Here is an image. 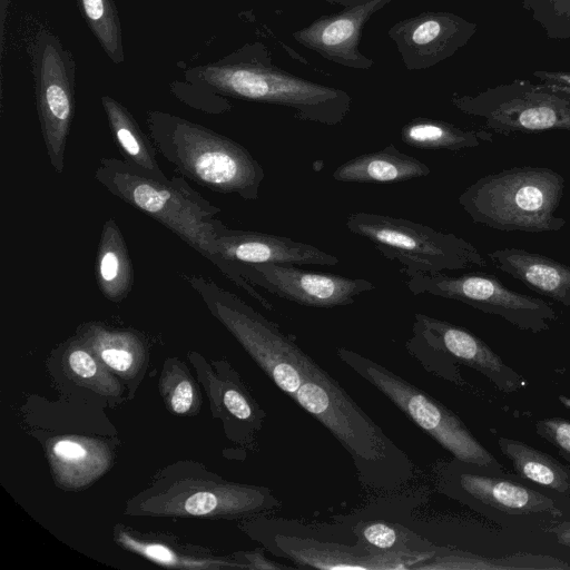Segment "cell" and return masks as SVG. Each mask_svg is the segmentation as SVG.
Wrapping results in <instances>:
<instances>
[{
    "label": "cell",
    "mask_w": 570,
    "mask_h": 570,
    "mask_svg": "<svg viewBox=\"0 0 570 570\" xmlns=\"http://www.w3.org/2000/svg\"><path fill=\"white\" fill-rule=\"evenodd\" d=\"M184 85L209 92L229 108L226 97L284 107L299 120L326 126L343 122L352 106L345 90L276 66L262 42L245 43L215 62L187 69Z\"/></svg>",
    "instance_id": "obj_1"
},
{
    "label": "cell",
    "mask_w": 570,
    "mask_h": 570,
    "mask_svg": "<svg viewBox=\"0 0 570 570\" xmlns=\"http://www.w3.org/2000/svg\"><path fill=\"white\" fill-rule=\"evenodd\" d=\"M95 178L110 194L147 214L215 264L238 287L265 308L273 305L247 279L238 276L216 246V230L223 224L220 208L195 191L183 177L156 179L128 161L99 159Z\"/></svg>",
    "instance_id": "obj_2"
},
{
    "label": "cell",
    "mask_w": 570,
    "mask_h": 570,
    "mask_svg": "<svg viewBox=\"0 0 570 570\" xmlns=\"http://www.w3.org/2000/svg\"><path fill=\"white\" fill-rule=\"evenodd\" d=\"M150 141L184 177L220 194L257 200L263 166L240 144L169 112L146 116Z\"/></svg>",
    "instance_id": "obj_3"
},
{
    "label": "cell",
    "mask_w": 570,
    "mask_h": 570,
    "mask_svg": "<svg viewBox=\"0 0 570 570\" xmlns=\"http://www.w3.org/2000/svg\"><path fill=\"white\" fill-rule=\"evenodd\" d=\"M563 190L561 174L547 167L521 166L479 178L458 200L474 223L493 229L558 232L567 224L556 215Z\"/></svg>",
    "instance_id": "obj_4"
},
{
    "label": "cell",
    "mask_w": 570,
    "mask_h": 570,
    "mask_svg": "<svg viewBox=\"0 0 570 570\" xmlns=\"http://www.w3.org/2000/svg\"><path fill=\"white\" fill-rule=\"evenodd\" d=\"M292 399L346 449L362 480L390 468L411 473L406 455L318 364Z\"/></svg>",
    "instance_id": "obj_5"
},
{
    "label": "cell",
    "mask_w": 570,
    "mask_h": 570,
    "mask_svg": "<svg viewBox=\"0 0 570 570\" xmlns=\"http://www.w3.org/2000/svg\"><path fill=\"white\" fill-rule=\"evenodd\" d=\"M345 225L385 258L397 262L406 277L488 267L482 253L470 242L406 218L356 212Z\"/></svg>",
    "instance_id": "obj_6"
},
{
    "label": "cell",
    "mask_w": 570,
    "mask_h": 570,
    "mask_svg": "<svg viewBox=\"0 0 570 570\" xmlns=\"http://www.w3.org/2000/svg\"><path fill=\"white\" fill-rule=\"evenodd\" d=\"M188 283L273 383L293 397L317 363L277 324L236 295L199 276L188 277Z\"/></svg>",
    "instance_id": "obj_7"
},
{
    "label": "cell",
    "mask_w": 570,
    "mask_h": 570,
    "mask_svg": "<svg viewBox=\"0 0 570 570\" xmlns=\"http://www.w3.org/2000/svg\"><path fill=\"white\" fill-rule=\"evenodd\" d=\"M336 354L458 461L500 472L501 466L492 453L441 402L364 355L346 347H338Z\"/></svg>",
    "instance_id": "obj_8"
},
{
    "label": "cell",
    "mask_w": 570,
    "mask_h": 570,
    "mask_svg": "<svg viewBox=\"0 0 570 570\" xmlns=\"http://www.w3.org/2000/svg\"><path fill=\"white\" fill-rule=\"evenodd\" d=\"M451 102L502 135L570 130V92L540 81L514 79L475 95L455 94Z\"/></svg>",
    "instance_id": "obj_9"
},
{
    "label": "cell",
    "mask_w": 570,
    "mask_h": 570,
    "mask_svg": "<svg viewBox=\"0 0 570 570\" xmlns=\"http://www.w3.org/2000/svg\"><path fill=\"white\" fill-rule=\"evenodd\" d=\"M407 352L429 372L461 383L455 364L476 370L504 392H515L527 381L508 366L481 338L464 327L422 313L414 314Z\"/></svg>",
    "instance_id": "obj_10"
},
{
    "label": "cell",
    "mask_w": 570,
    "mask_h": 570,
    "mask_svg": "<svg viewBox=\"0 0 570 570\" xmlns=\"http://www.w3.org/2000/svg\"><path fill=\"white\" fill-rule=\"evenodd\" d=\"M38 117L52 169L62 174L75 115L76 63L59 38L41 28L30 49Z\"/></svg>",
    "instance_id": "obj_11"
},
{
    "label": "cell",
    "mask_w": 570,
    "mask_h": 570,
    "mask_svg": "<svg viewBox=\"0 0 570 570\" xmlns=\"http://www.w3.org/2000/svg\"><path fill=\"white\" fill-rule=\"evenodd\" d=\"M405 285L414 295L431 294L459 301L532 333L548 330L557 320V312L550 303L508 288L498 277L484 272L459 276L416 274L407 277Z\"/></svg>",
    "instance_id": "obj_12"
},
{
    "label": "cell",
    "mask_w": 570,
    "mask_h": 570,
    "mask_svg": "<svg viewBox=\"0 0 570 570\" xmlns=\"http://www.w3.org/2000/svg\"><path fill=\"white\" fill-rule=\"evenodd\" d=\"M156 491L144 500L139 499L135 508L145 514L239 518L254 517L281 507V501L268 488L222 480L203 485L177 482L159 493Z\"/></svg>",
    "instance_id": "obj_13"
},
{
    "label": "cell",
    "mask_w": 570,
    "mask_h": 570,
    "mask_svg": "<svg viewBox=\"0 0 570 570\" xmlns=\"http://www.w3.org/2000/svg\"><path fill=\"white\" fill-rule=\"evenodd\" d=\"M237 267L240 275L254 286L308 307L333 308L351 305L357 295L375 288L367 279L315 273L293 265L250 264Z\"/></svg>",
    "instance_id": "obj_14"
},
{
    "label": "cell",
    "mask_w": 570,
    "mask_h": 570,
    "mask_svg": "<svg viewBox=\"0 0 570 570\" xmlns=\"http://www.w3.org/2000/svg\"><path fill=\"white\" fill-rule=\"evenodd\" d=\"M476 24L448 11H425L393 24L389 38L409 71L429 69L455 55L472 39Z\"/></svg>",
    "instance_id": "obj_15"
},
{
    "label": "cell",
    "mask_w": 570,
    "mask_h": 570,
    "mask_svg": "<svg viewBox=\"0 0 570 570\" xmlns=\"http://www.w3.org/2000/svg\"><path fill=\"white\" fill-rule=\"evenodd\" d=\"M273 544L277 556L292 560L302 569L409 570L434 553L416 550L380 551L362 542L351 547L286 534L275 535Z\"/></svg>",
    "instance_id": "obj_16"
},
{
    "label": "cell",
    "mask_w": 570,
    "mask_h": 570,
    "mask_svg": "<svg viewBox=\"0 0 570 570\" xmlns=\"http://www.w3.org/2000/svg\"><path fill=\"white\" fill-rule=\"evenodd\" d=\"M394 0H370L316 18L293 32L303 47L315 51L331 62L343 67L367 70L373 60L360 50L362 31L370 18Z\"/></svg>",
    "instance_id": "obj_17"
},
{
    "label": "cell",
    "mask_w": 570,
    "mask_h": 570,
    "mask_svg": "<svg viewBox=\"0 0 570 570\" xmlns=\"http://www.w3.org/2000/svg\"><path fill=\"white\" fill-rule=\"evenodd\" d=\"M216 246L220 257L240 277L243 276L238 271V265L311 264L335 266L340 262L336 256L323 252L313 245L295 242L286 236L230 229L224 223L216 230Z\"/></svg>",
    "instance_id": "obj_18"
},
{
    "label": "cell",
    "mask_w": 570,
    "mask_h": 570,
    "mask_svg": "<svg viewBox=\"0 0 570 570\" xmlns=\"http://www.w3.org/2000/svg\"><path fill=\"white\" fill-rule=\"evenodd\" d=\"M488 257L497 268L531 291L570 308V266L515 247L495 249Z\"/></svg>",
    "instance_id": "obj_19"
},
{
    "label": "cell",
    "mask_w": 570,
    "mask_h": 570,
    "mask_svg": "<svg viewBox=\"0 0 570 570\" xmlns=\"http://www.w3.org/2000/svg\"><path fill=\"white\" fill-rule=\"evenodd\" d=\"M459 484L470 497L510 514L562 513L551 498L510 480L461 473Z\"/></svg>",
    "instance_id": "obj_20"
},
{
    "label": "cell",
    "mask_w": 570,
    "mask_h": 570,
    "mask_svg": "<svg viewBox=\"0 0 570 570\" xmlns=\"http://www.w3.org/2000/svg\"><path fill=\"white\" fill-rule=\"evenodd\" d=\"M430 167L390 144L382 150L358 155L332 174L341 183L392 184L425 177Z\"/></svg>",
    "instance_id": "obj_21"
},
{
    "label": "cell",
    "mask_w": 570,
    "mask_h": 570,
    "mask_svg": "<svg viewBox=\"0 0 570 570\" xmlns=\"http://www.w3.org/2000/svg\"><path fill=\"white\" fill-rule=\"evenodd\" d=\"M80 340L110 370L131 377L142 367L145 347L139 336L129 331L112 330L99 323L79 327Z\"/></svg>",
    "instance_id": "obj_22"
},
{
    "label": "cell",
    "mask_w": 570,
    "mask_h": 570,
    "mask_svg": "<svg viewBox=\"0 0 570 570\" xmlns=\"http://www.w3.org/2000/svg\"><path fill=\"white\" fill-rule=\"evenodd\" d=\"M96 278L100 292L111 302L127 297L132 285L128 249L115 219L105 222L96 258Z\"/></svg>",
    "instance_id": "obj_23"
},
{
    "label": "cell",
    "mask_w": 570,
    "mask_h": 570,
    "mask_svg": "<svg viewBox=\"0 0 570 570\" xmlns=\"http://www.w3.org/2000/svg\"><path fill=\"white\" fill-rule=\"evenodd\" d=\"M101 105L115 141L126 157V161L156 179H169L157 163L150 139L140 130L129 110L106 95L101 96Z\"/></svg>",
    "instance_id": "obj_24"
},
{
    "label": "cell",
    "mask_w": 570,
    "mask_h": 570,
    "mask_svg": "<svg viewBox=\"0 0 570 570\" xmlns=\"http://www.w3.org/2000/svg\"><path fill=\"white\" fill-rule=\"evenodd\" d=\"M492 132L487 129H464L453 124L416 117L401 129V140L413 148L459 151L475 148L493 140Z\"/></svg>",
    "instance_id": "obj_25"
},
{
    "label": "cell",
    "mask_w": 570,
    "mask_h": 570,
    "mask_svg": "<svg viewBox=\"0 0 570 570\" xmlns=\"http://www.w3.org/2000/svg\"><path fill=\"white\" fill-rule=\"evenodd\" d=\"M498 444L515 472L550 490L570 495V468L521 441L499 438Z\"/></svg>",
    "instance_id": "obj_26"
},
{
    "label": "cell",
    "mask_w": 570,
    "mask_h": 570,
    "mask_svg": "<svg viewBox=\"0 0 570 570\" xmlns=\"http://www.w3.org/2000/svg\"><path fill=\"white\" fill-rule=\"evenodd\" d=\"M50 460L58 479L70 487H80L107 468V456L78 439H60L50 446Z\"/></svg>",
    "instance_id": "obj_27"
},
{
    "label": "cell",
    "mask_w": 570,
    "mask_h": 570,
    "mask_svg": "<svg viewBox=\"0 0 570 570\" xmlns=\"http://www.w3.org/2000/svg\"><path fill=\"white\" fill-rule=\"evenodd\" d=\"M570 569V566L549 557L512 556L503 559H489L464 552H446L433 556L416 563L413 569Z\"/></svg>",
    "instance_id": "obj_28"
},
{
    "label": "cell",
    "mask_w": 570,
    "mask_h": 570,
    "mask_svg": "<svg viewBox=\"0 0 570 570\" xmlns=\"http://www.w3.org/2000/svg\"><path fill=\"white\" fill-rule=\"evenodd\" d=\"M90 31L108 58L116 65L125 61L122 30L114 0H76Z\"/></svg>",
    "instance_id": "obj_29"
},
{
    "label": "cell",
    "mask_w": 570,
    "mask_h": 570,
    "mask_svg": "<svg viewBox=\"0 0 570 570\" xmlns=\"http://www.w3.org/2000/svg\"><path fill=\"white\" fill-rule=\"evenodd\" d=\"M220 405L235 421L243 424L248 438H253L263 428L264 411L246 391L235 375L219 383Z\"/></svg>",
    "instance_id": "obj_30"
},
{
    "label": "cell",
    "mask_w": 570,
    "mask_h": 570,
    "mask_svg": "<svg viewBox=\"0 0 570 570\" xmlns=\"http://www.w3.org/2000/svg\"><path fill=\"white\" fill-rule=\"evenodd\" d=\"M67 363L72 374L82 383L90 384L104 393L119 392L117 381L105 368L107 366L101 365L102 362L82 341L79 345H70Z\"/></svg>",
    "instance_id": "obj_31"
},
{
    "label": "cell",
    "mask_w": 570,
    "mask_h": 570,
    "mask_svg": "<svg viewBox=\"0 0 570 570\" xmlns=\"http://www.w3.org/2000/svg\"><path fill=\"white\" fill-rule=\"evenodd\" d=\"M522 4L549 38H570V0H522Z\"/></svg>",
    "instance_id": "obj_32"
},
{
    "label": "cell",
    "mask_w": 570,
    "mask_h": 570,
    "mask_svg": "<svg viewBox=\"0 0 570 570\" xmlns=\"http://www.w3.org/2000/svg\"><path fill=\"white\" fill-rule=\"evenodd\" d=\"M118 540L128 549L160 564L179 568H212V566L206 564L204 560H195L180 556L161 543L139 541L126 532L119 533Z\"/></svg>",
    "instance_id": "obj_33"
},
{
    "label": "cell",
    "mask_w": 570,
    "mask_h": 570,
    "mask_svg": "<svg viewBox=\"0 0 570 570\" xmlns=\"http://www.w3.org/2000/svg\"><path fill=\"white\" fill-rule=\"evenodd\" d=\"M354 532L360 542L380 551L411 550L404 543V531L386 522H361Z\"/></svg>",
    "instance_id": "obj_34"
},
{
    "label": "cell",
    "mask_w": 570,
    "mask_h": 570,
    "mask_svg": "<svg viewBox=\"0 0 570 570\" xmlns=\"http://www.w3.org/2000/svg\"><path fill=\"white\" fill-rule=\"evenodd\" d=\"M164 385V396L170 410L176 414H186L195 405L196 389L186 374L167 376Z\"/></svg>",
    "instance_id": "obj_35"
},
{
    "label": "cell",
    "mask_w": 570,
    "mask_h": 570,
    "mask_svg": "<svg viewBox=\"0 0 570 570\" xmlns=\"http://www.w3.org/2000/svg\"><path fill=\"white\" fill-rule=\"evenodd\" d=\"M535 431L570 460V421L559 417L540 420Z\"/></svg>",
    "instance_id": "obj_36"
},
{
    "label": "cell",
    "mask_w": 570,
    "mask_h": 570,
    "mask_svg": "<svg viewBox=\"0 0 570 570\" xmlns=\"http://www.w3.org/2000/svg\"><path fill=\"white\" fill-rule=\"evenodd\" d=\"M532 76L540 82L570 88V71L566 70H537L532 72Z\"/></svg>",
    "instance_id": "obj_37"
},
{
    "label": "cell",
    "mask_w": 570,
    "mask_h": 570,
    "mask_svg": "<svg viewBox=\"0 0 570 570\" xmlns=\"http://www.w3.org/2000/svg\"><path fill=\"white\" fill-rule=\"evenodd\" d=\"M244 558L247 560L248 569H269V570H283V569H292L293 567L281 564L275 561L267 559L264 553L258 552H245L243 553Z\"/></svg>",
    "instance_id": "obj_38"
},
{
    "label": "cell",
    "mask_w": 570,
    "mask_h": 570,
    "mask_svg": "<svg viewBox=\"0 0 570 570\" xmlns=\"http://www.w3.org/2000/svg\"><path fill=\"white\" fill-rule=\"evenodd\" d=\"M547 531L551 532L560 544L570 548V521L553 524Z\"/></svg>",
    "instance_id": "obj_39"
},
{
    "label": "cell",
    "mask_w": 570,
    "mask_h": 570,
    "mask_svg": "<svg viewBox=\"0 0 570 570\" xmlns=\"http://www.w3.org/2000/svg\"><path fill=\"white\" fill-rule=\"evenodd\" d=\"M10 0H0V37H1V43L0 49L1 52L3 50V43H4V21L8 16V9H9Z\"/></svg>",
    "instance_id": "obj_40"
},
{
    "label": "cell",
    "mask_w": 570,
    "mask_h": 570,
    "mask_svg": "<svg viewBox=\"0 0 570 570\" xmlns=\"http://www.w3.org/2000/svg\"><path fill=\"white\" fill-rule=\"evenodd\" d=\"M323 1L328 2L331 4H338V6H342L343 8H346V7H353V6H357L361 3H365L370 0H323Z\"/></svg>",
    "instance_id": "obj_41"
},
{
    "label": "cell",
    "mask_w": 570,
    "mask_h": 570,
    "mask_svg": "<svg viewBox=\"0 0 570 570\" xmlns=\"http://www.w3.org/2000/svg\"><path fill=\"white\" fill-rule=\"evenodd\" d=\"M569 156H570V150H569Z\"/></svg>",
    "instance_id": "obj_42"
}]
</instances>
